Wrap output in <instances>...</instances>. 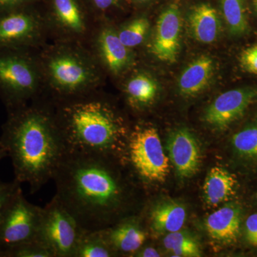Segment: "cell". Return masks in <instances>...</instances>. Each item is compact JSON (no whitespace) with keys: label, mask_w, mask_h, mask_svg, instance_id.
<instances>
[{"label":"cell","mask_w":257,"mask_h":257,"mask_svg":"<svg viewBox=\"0 0 257 257\" xmlns=\"http://www.w3.org/2000/svg\"><path fill=\"white\" fill-rule=\"evenodd\" d=\"M116 157L66 153L54 175L56 194L80 227L105 229L126 217V187Z\"/></svg>","instance_id":"cell-1"},{"label":"cell","mask_w":257,"mask_h":257,"mask_svg":"<svg viewBox=\"0 0 257 257\" xmlns=\"http://www.w3.org/2000/svg\"><path fill=\"white\" fill-rule=\"evenodd\" d=\"M14 168L15 180L37 192L50 180L66 150L50 106L35 105L17 111L0 139Z\"/></svg>","instance_id":"cell-2"},{"label":"cell","mask_w":257,"mask_h":257,"mask_svg":"<svg viewBox=\"0 0 257 257\" xmlns=\"http://www.w3.org/2000/svg\"><path fill=\"white\" fill-rule=\"evenodd\" d=\"M52 110L66 153L121 160L130 132L110 103L97 96L80 95L60 100Z\"/></svg>","instance_id":"cell-3"},{"label":"cell","mask_w":257,"mask_h":257,"mask_svg":"<svg viewBox=\"0 0 257 257\" xmlns=\"http://www.w3.org/2000/svg\"><path fill=\"white\" fill-rule=\"evenodd\" d=\"M121 158L135 175L146 183L165 182L170 173L168 157L153 126L136 125L128 133Z\"/></svg>","instance_id":"cell-4"},{"label":"cell","mask_w":257,"mask_h":257,"mask_svg":"<svg viewBox=\"0 0 257 257\" xmlns=\"http://www.w3.org/2000/svg\"><path fill=\"white\" fill-rule=\"evenodd\" d=\"M83 230L55 195L42 207L36 239L47 246L54 257H74Z\"/></svg>","instance_id":"cell-5"},{"label":"cell","mask_w":257,"mask_h":257,"mask_svg":"<svg viewBox=\"0 0 257 257\" xmlns=\"http://www.w3.org/2000/svg\"><path fill=\"white\" fill-rule=\"evenodd\" d=\"M42 207L32 204L20 189L0 219V256L15 246L36 239Z\"/></svg>","instance_id":"cell-6"},{"label":"cell","mask_w":257,"mask_h":257,"mask_svg":"<svg viewBox=\"0 0 257 257\" xmlns=\"http://www.w3.org/2000/svg\"><path fill=\"white\" fill-rule=\"evenodd\" d=\"M47 70L60 100L82 95L92 79L89 65L79 56L68 52L53 56L47 64Z\"/></svg>","instance_id":"cell-7"},{"label":"cell","mask_w":257,"mask_h":257,"mask_svg":"<svg viewBox=\"0 0 257 257\" xmlns=\"http://www.w3.org/2000/svg\"><path fill=\"white\" fill-rule=\"evenodd\" d=\"M257 88L246 87L222 93L208 106L204 119L216 130H224L240 119L256 100Z\"/></svg>","instance_id":"cell-8"},{"label":"cell","mask_w":257,"mask_h":257,"mask_svg":"<svg viewBox=\"0 0 257 257\" xmlns=\"http://www.w3.org/2000/svg\"><path fill=\"white\" fill-rule=\"evenodd\" d=\"M180 11L175 5L163 11L157 20L156 31L152 40L151 52L159 60L174 63L180 51Z\"/></svg>","instance_id":"cell-9"},{"label":"cell","mask_w":257,"mask_h":257,"mask_svg":"<svg viewBox=\"0 0 257 257\" xmlns=\"http://www.w3.org/2000/svg\"><path fill=\"white\" fill-rule=\"evenodd\" d=\"M167 150L181 178H190L199 172L202 158L200 145L187 128H177L171 133L167 140Z\"/></svg>","instance_id":"cell-10"},{"label":"cell","mask_w":257,"mask_h":257,"mask_svg":"<svg viewBox=\"0 0 257 257\" xmlns=\"http://www.w3.org/2000/svg\"><path fill=\"white\" fill-rule=\"evenodd\" d=\"M141 220L138 216L130 215L99 230L116 256L124 254L134 256L145 244L147 232Z\"/></svg>","instance_id":"cell-11"},{"label":"cell","mask_w":257,"mask_h":257,"mask_svg":"<svg viewBox=\"0 0 257 257\" xmlns=\"http://www.w3.org/2000/svg\"><path fill=\"white\" fill-rule=\"evenodd\" d=\"M0 82L15 101L27 99L35 92L37 76L33 67L18 57H0Z\"/></svg>","instance_id":"cell-12"},{"label":"cell","mask_w":257,"mask_h":257,"mask_svg":"<svg viewBox=\"0 0 257 257\" xmlns=\"http://www.w3.org/2000/svg\"><path fill=\"white\" fill-rule=\"evenodd\" d=\"M242 209L236 203L225 204L208 216L205 228L209 237L223 245L237 242L241 231Z\"/></svg>","instance_id":"cell-13"},{"label":"cell","mask_w":257,"mask_h":257,"mask_svg":"<svg viewBox=\"0 0 257 257\" xmlns=\"http://www.w3.org/2000/svg\"><path fill=\"white\" fill-rule=\"evenodd\" d=\"M187 210L182 203L167 199L154 204L147 213L150 228L155 234H170L182 229Z\"/></svg>","instance_id":"cell-14"},{"label":"cell","mask_w":257,"mask_h":257,"mask_svg":"<svg viewBox=\"0 0 257 257\" xmlns=\"http://www.w3.org/2000/svg\"><path fill=\"white\" fill-rule=\"evenodd\" d=\"M237 181L233 174L221 167H212L203 185V198L209 207L229 201L236 192Z\"/></svg>","instance_id":"cell-15"},{"label":"cell","mask_w":257,"mask_h":257,"mask_svg":"<svg viewBox=\"0 0 257 257\" xmlns=\"http://www.w3.org/2000/svg\"><path fill=\"white\" fill-rule=\"evenodd\" d=\"M214 61L208 56L193 60L179 77L178 87L182 95L194 96L209 85L214 74Z\"/></svg>","instance_id":"cell-16"},{"label":"cell","mask_w":257,"mask_h":257,"mask_svg":"<svg viewBox=\"0 0 257 257\" xmlns=\"http://www.w3.org/2000/svg\"><path fill=\"white\" fill-rule=\"evenodd\" d=\"M40 23L26 13H13L0 20V45L27 41L36 36Z\"/></svg>","instance_id":"cell-17"},{"label":"cell","mask_w":257,"mask_h":257,"mask_svg":"<svg viewBox=\"0 0 257 257\" xmlns=\"http://www.w3.org/2000/svg\"><path fill=\"white\" fill-rule=\"evenodd\" d=\"M189 23L193 36L201 43H213L220 34V18L211 5L200 4L193 8Z\"/></svg>","instance_id":"cell-18"},{"label":"cell","mask_w":257,"mask_h":257,"mask_svg":"<svg viewBox=\"0 0 257 257\" xmlns=\"http://www.w3.org/2000/svg\"><path fill=\"white\" fill-rule=\"evenodd\" d=\"M99 52L107 68L114 74L124 71L131 62L128 47L119 40L118 34L106 29L101 32L98 40Z\"/></svg>","instance_id":"cell-19"},{"label":"cell","mask_w":257,"mask_h":257,"mask_svg":"<svg viewBox=\"0 0 257 257\" xmlns=\"http://www.w3.org/2000/svg\"><path fill=\"white\" fill-rule=\"evenodd\" d=\"M158 92L157 82L146 74H137L128 80L125 89L128 105L136 110H142L156 99Z\"/></svg>","instance_id":"cell-20"},{"label":"cell","mask_w":257,"mask_h":257,"mask_svg":"<svg viewBox=\"0 0 257 257\" xmlns=\"http://www.w3.org/2000/svg\"><path fill=\"white\" fill-rule=\"evenodd\" d=\"M54 9L60 28L74 35L84 32L86 23L75 0H54Z\"/></svg>","instance_id":"cell-21"},{"label":"cell","mask_w":257,"mask_h":257,"mask_svg":"<svg viewBox=\"0 0 257 257\" xmlns=\"http://www.w3.org/2000/svg\"><path fill=\"white\" fill-rule=\"evenodd\" d=\"M164 246L173 256L199 257L202 248L197 239L188 231H179L166 235Z\"/></svg>","instance_id":"cell-22"},{"label":"cell","mask_w":257,"mask_h":257,"mask_svg":"<svg viewBox=\"0 0 257 257\" xmlns=\"http://www.w3.org/2000/svg\"><path fill=\"white\" fill-rule=\"evenodd\" d=\"M116 254L106 242L100 231L83 230L74 257H111Z\"/></svg>","instance_id":"cell-23"},{"label":"cell","mask_w":257,"mask_h":257,"mask_svg":"<svg viewBox=\"0 0 257 257\" xmlns=\"http://www.w3.org/2000/svg\"><path fill=\"white\" fill-rule=\"evenodd\" d=\"M223 16L234 36H242L249 30L243 0H220Z\"/></svg>","instance_id":"cell-24"},{"label":"cell","mask_w":257,"mask_h":257,"mask_svg":"<svg viewBox=\"0 0 257 257\" xmlns=\"http://www.w3.org/2000/svg\"><path fill=\"white\" fill-rule=\"evenodd\" d=\"M231 144L234 151L241 158L257 161V126L243 128L235 134Z\"/></svg>","instance_id":"cell-25"},{"label":"cell","mask_w":257,"mask_h":257,"mask_svg":"<svg viewBox=\"0 0 257 257\" xmlns=\"http://www.w3.org/2000/svg\"><path fill=\"white\" fill-rule=\"evenodd\" d=\"M150 23L146 18L133 20L118 34L119 40L128 49L138 46L146 38L150 30Z\"/></svg>","instance_id":"cell-26"},{"label":"cell","mask_w":257,"mask_h":257,"mask_svg":"<svg viewBox=\"0 0 257 257\" xmlns=\"http://www.w3.org/2000/svg\"><path fill=\"white\" fill-rule=\"evenodd\" d=\"M3 257H54L50 249L37 239L8 250Z\"/></svg>","instance_id":"cell-27"},{"label":"cell","mask_w":257,"mask_h":257,"mask_svg":"<svg viewBox=\"0 0 257 257\" xmlns=\"http://www.w3.org/2000/svg\"><path fill=\"white\" fill-rule=\"evenodd\" d=\"M20 185L21 184L15 179L12 182H3L0 180V219L12 199L22 189Z\"/></svg>","instance_id":"cell-28"},{"label":"cell","mask_w":257,"mask_h":257,"mask_svg":"<svg viewBox=\"0 0 257 257\" xmlns=\"http://www.w3.org/2000/svg\"><path fill=\"white\" fill-rule=\"evenodd\" d=\"M239 61L243 70L257 75V45L243 51Z\"/></svg>","instance_id":"cell-29"},{"label":"cell","mask_w":257,"mask_h":257,"mask_svg":"<svg viewBox=\"0 0 257 257\" xmlns=\"http://www.w3.org/2000/svg\"><path fill=\"white\" fill-rule=\"evenodd\" d=\"M244 234L250 245L257 246V212L248 216L245 221Z\"/></svg>","instance_id":"cell-30"},{"label":"cell","mask_w":257,"mask_h":257,"mask_svg":"<svg viewBox=\"0 0 257 257\" xmlns=\"http://www.w3.org/2000/svg\"><path fill=\"white\" fill-rule=\"evenodd\" d=\"M134 256L139 257H159L160 256V253L157 251L156 248L150 246H145L138 250Z\"/></svg>","instance_id":"cell-31"},{"label":"cell","mask_w":257,"mask_h":257,"mask_svg":"<svg viewBox=\"0 0 257 257\" xmlns=\"http://www.w3.org/2000/svg\"><path fill=\"white\" fill-rule=\"evenodd\" d=\"M94 5L99 9L104 10L117 4L120 0H92Z\"/></svg>","instance_id":"cell-32"},{"label":"cell","mask_w":257,"mask_h":257,"mask_svg":"<svg viewBox=\"0 0 257 257\" xmlns=\"http://www.w3.org/2000/svg\"><path fill=\"white\" fill-rule=\"evenodd\" d=\"M25 0H0V6H10L23 3Z\"/></svg>","instance_id":"cell-33"},{"label":"cell","mask_w":257,"mask_h":257,"mask_svg":"<svg viewBox=\"0 0 257 257\" xmlns=\"http://www.w3.org/2000/svg\"><path fill=\"white\" fill-rule=\"evenodd\" d=\"M7 156H8V152H7L6 148H5L4 145H3V143H2L1 140H0V161Z\"/></svg>","instance_id":"cell-34"},{"label":"cell","mask_w":257,"mask_h":257,"mask_svg":"<svg viewBox=\"0 0 257 257\" xmlns=\"http://www.w3.org/2000/svg\"><path fill=\"white\" fill-rule=\"evenodd\" d=\"M253 5H254L255 10L257 12V0H253Z\"/></svg>","instance_id":"cell-35"},{"label":"cell","mask_w":257,"mask_h":257,"mask_svg":"<svg viewBox=\"0 0 257 257\" xmlns=\"http://www.w3.org/2000/svg\"><path fill=\"white\" fill-rule=\"evenodd\" d=\"M137 1L140 2V3H145V2L149 1V0H137Z\"/></svg>","instance_id":"cell-36"},{"label":"cell","mask_w":257,"mask_h":257,"mask_svg":"<svg viewBox=\"0 0 257 257\" xmlns=\"http://www.w3.org/2000/svg\"><path fill=\"white\" fill-rule=\"evenodd\" d=\"M0 257H1V256H0Z\"/></svg>","instance_id":"cell-37"}]
</instances>
